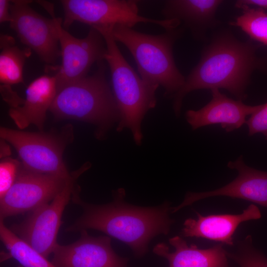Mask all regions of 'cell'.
Masks as SVG:
<instances>
[{
    "label": "cell",
    "mask_w": 267,
    "mask_h": 267,
    "mask_svg": "<svg viewBox=\"0 0 267 267\" xmlns=\"http://www.w3.org/2000/svg\"><path fill=\"white\" fill-rule=\"evenodd\" d=\"M196 214L197 219L188 218L184 221L181 231L183 236L205 238L229 246L233 245V235L240 223L262 217L259 208L252 204L239 214L204 216Z\"/></svg>",
    "instance_id": "obj_16"
},
{
    "label": "cell",
    "mask_w": 267,
    "mask_h": 267,
    "mask_svg": "<svg viewBox=\"0 0 267 267\" xmlns=\"http://www.w3.org/2000/svg\"><path fill=\"white\" fill-rule=\"evenodd\" d=\"M89 169L84 165L74 172L63 190L49 203L32 212L22 222L9 228L16 236L47 258L53 253L63 211L68 204L77 178Z\"/></svg>",
    "instance_id": "obj_8"
},
{
    "label": "cell",
    "mask_w": 267,
    "mask_h": 267,
    "mask_svg": "<svg viewBox=\"0 0 267 267\" xmlns=\"http://www.w3.org/2000/svg\"><path fill=\"white\" fill-rule=\"evenodd\" d=\"M102 61L92 75L58 88L49 109L57 119L78 120L96 126L95 135L100 139L105 138L107 132L120 119Z\"/></svg>",
    "instance_id": "obj_3"
},
{
    "label": "cell",
    "mask_w": 267,
    "mask_h": 267,
    "mask_svg": "<svg viewBox=\"0 0 267 267\" xmlns=\"http://www.w3.org/2000/svg\"><path fill=\"white\" fill-rule=\"evenodd\" d=\"M212 99L197 110H188L185 119L192 130L220 125L226 132H231L246 124L247 118L258 111L262 104L249 105L242 100L229 98L220 89L211 90Z\"/></svg>",
    "instance_id": "obj_14"
},
{
    "label": "cell",
    "mask_w": 267,
    "mask_h": 267,
    "mask_svg": "<svg viewBox=\"0 0 267 267\" xmlns=\"http://www.w3.org/2000/svg\"><path fill=\"white\" fill-rule=\"evenodd\" d=\"M10 27L21 42L33 50L47 64L61 56L58 36L53 19L37 13L29 5L31 1H10Z\"/></svg>",
    "instance_id": "obj_11"
},
{
    "label": "cell",
    "mask_w": 267,
    "mask_h": 267,
    "mask_svg": "<svg viewBox=\"0 0 267 267\" xmlns=\"http://www.w3.org/2000/svg\"><path fill=\"white\" fill-rule=\"evenodd\" d=\"M182 32L183 29L178 27L154 35L121 25L113 26L112 30L115 41L124 45L132 55L140 77L151 85L162 87L165 96L171 98L185 79L173 55L174 44Z\"/></svg>",
    "instance_id": "obj_5"
},
{
    "label": "cell",
    "mask_w": 267,
    "mask_h": 267,
    "mask_svg": "<svg viewBox=\"0 0 267 267\" xmlns=\"http://www.w3.org/2000/svg\"><path fill=\"white\" fill-rule=\"evenodd\" d=\"M227 166L238 172L234 180L213 190L187 192L180 204L171 207V213H175L200 200L220 196L243 199L267 208V172L247 166L242 155L234 161H229Z\"/></svg>",
    "instance_id": "obj_13"
},
{
    "label": "cell",
    "mask_w": 267,
    "mask_h": 267,
    "mask_svg": "<svg viewBox=\"0 0 267 267\" xmlns=\"http://www.w3.org/2000/svg\"><path fill=\"white\" fill-rule=\"evenodd\" d=\"M21 166L20 163L14 159L6 158L1 160L0 163V198L14 184Z\"/></svg>",
    "instance_id": "obj_23"
},
{
    "label": "cell",
    "mask_w": 267,
    "mask_h": 267,
    "mask_svg": "<svg viewBox=\"0 0 267 267\" xmlns=\"http://www.w3.org/2000/svg\"><path fill=\"white\" fill-rule=\"evenodd\" d=\"M80 232L76 241L68 245L58 244L51 262L57 267H128V259L118 255L109 236L94 237L87 230Z\"/></svg>",
    "instance_id": "obj_12"
},
{
    "label": "cell",
    "mask_w": 267,
    "mask_h": 267,
    "mask_svg": "<svg viewBox=\"0 0 267 267\" xmlns=\"http://www.w3.org/2000/svg\"><path fill=\"white\" fill-rule=\"evenodd\" d=\"M63 26L68 28L78 21L91 27H112L121 25L130 28L139 23H152L166 31L178 28L176 20H158L139 15L137 2L133 0H63Z\"/></svg>",
    "instance_id": "obj_6"
},
{
    "label": "cell",
    "mask_w": 267,
    "mask_h": 267,
    "mask_svg": "<svg viewBox=\"0 0 267 267\" xmlns=\"http://www.w3.org/2000/svg\"><path fill=\"white\" fill-rule=\"evenodd\" d=\"M38 3L50 14L56 27L62 58L55 75L57 89L87 76L94 63L104 59L106 44L102 35L93 27L84 38L73 36L61 26L62 19L55 16L52 3L45 1Z\"/></svg>",
    "instance_id": "obj_7"
},
{
    "label": "cell",
    "mask_w": 267,
    "mask_h": 267,
    "mask_svg": "<svg viewBox=\"0 0 267 267\" xmlns=\"http://www.w3.org/2000/svg\"><path fill=\"white\" fill-rule=\"evenodd\" d=\"M68 178L29 171L22 164L17 178L0 198V219L32 212L50 203L64 188Z\"/></svg>",
    "instance_id": "obj_10"
},
{
    "label": "cell",
    "mask_w": 267,
    "mask_h": 267,
    "mask_svg": "<svg viewBox=\"0 0 267 267\" xmlns=\"http://www.w3.org/2000/svg\"><path fill=\"white\" fill-rule=\"evenodd\" d=\"M112 28L94 27L106 44L104 59L110 68L112 92L120 115L116 131L129 129L135 143L140 146L143 139L141 123L148 111L156 105L158 87L144 81L128 63L113 37Z\"/></svg>",
    "instance_id": "obj_4"
},
{
    "label": "cell",
    "mask_w": 267,
    "mask_h": 267,
    "mask_svg": "<svg viewBox=\"0 0 267 267\" xmlns=\"http://www.w3.org/2000/svg\"><path fill=\"white\" fill-rule=\"evenodd\" d=\"M252 42H242L228 31L216 34L203 49L198 64L173 96V108L179 117L182 102L189 92L198 89H224L237 99L247 98L246 90L253 73L267 69V60L257 53Z\"/></svg>",
    "instance_id": "obj_1"
},
{
    "label": "cell",
    "mask_w": 267,
    "mask_h": 267,
    "mask_svg": "<svg viewBox=\"0 0 267 267\" xmlns=\"http://www.w3.org/2000/svg\"><path fill=\"white\" fill-rule=\"evenodd\" d=\"M246 124L249 136L260 133L267 139V102L263 104L258 111L250 116Z\"/></svg>",
    "instance_id": "obj_24"
},
{
    "label": "cell",
    "mask_w": 267,
    "mask_h": 267,
    "mask_svg": "<svg viewBox=\"0 0 267 267\" xmlns=\"http://www.w3.org/2000/svg\"><path fill=\"white\" fill-rule=\"evenodd\" d=\"M10 1L0 0V22H9L11 20L10 11Z\"/></svg>",
    "instance_id": "obj_25"
},
{
    "label": "cell",
    "mask_w": 267,
    "mask_h": 267,
    "mask_svg": "<svg viewBox=\"0 0 267 267\" xmlns=\"http://www.w3.org/2000/svg\"><path fill=\"white\" fill-rule=\"evenodd\" d=\"M0 237L10 256L23 267H57L16 236L2 220H0Z\"/></svg>",
    "instance_id": "obj_20"
},
{
    "label": "cell",
    "mask_w": 267,
    "mask_h": 267,
    "mask_svg": "<svg viewBox=\"0 0 267 267\" xmlns=\"http://www.w3.org/2000/svg\"><path fill=\"white\" fill-rule=\"evenodd\" d=\"M57 91L55 76L42 75L34 79L26 89V98L17 95L9 104V115L16 126L23 129L33 124L42 130Z\"/></svg>",
    "instance_id": "obj_15"
},
{
    "label": "cell",
    "mask_w": 267,
    "mask_h": 267,
    "mask_svg": "<svg viewBox=\"0 0 267 267\" xmlns=\"http://www.w3.org/2000/svg\"><path fill=\"white\" fill-rule=\"evenodd\" d=\"M221 0H169L162 10L165 19H175L188 28L194 37L204 38L206 31L219 23L216 12Z\"/></svg>",
    "instance_id": "obj_17"
},
{
    "label": "cell",
    "mask_w": 267,
    "mask_h": 267,
    "mask_svg": "<svg viewBox=\"0 0 267 267\" xmlns=\"http://www.w3.org/2000/svg\"><path fill=\"white\" fill-rule=\"evenodd\" d=\"M0 135L14 147L25 169L66 178L72 176L63 160V145L56 137L4 127Z\"/></svg>",
    "instance_id": "obj_9"
},
{
    "label": "cell",
    "mask_w": 267,
    "mask_h": 267,
    "mask_svg": "<svg viewBox=\"0 0 267 267\" xmlns=\"http://www.w3.org/2000/svg\"><path fill=\"white\" fill-rule=\"evenodd\" d=\"M80 192V187L75 186L72 199L82 208L83 213L66 231H100L126 243L137 257L147 252L153 237L168 234L175 222L169 216L171 207L168 201L155 207L131 205L125 201V190L120 188L113 191L112 202L96 205L83 201Z\"/></svg>",
    "instance_id": "obj_2"
},
{
    "label": "cell",
    "mask_w": 267,
    "mask_h": 267,
    "mask_svg": "<svg viewBox=\"0 0 267 267\" xmlns=\"http://www.w3.org/2000/svg\"><path fill=\"white\" fill-rule=\"evenodd\" d=\"M0 83L10 86L23 82V67L31 49L20 48L13 37L3 34L0 36Z\"/></svg>",
    "instance_id": "obj_19"
},
{
    "label": "cell",
    "mask_w": 267,
    "mask_h": 267,
    "mask_svg": "<svg viewBox=\"0 0 267 267\" xmlns=\"http://www.w3.org/2000/svg\"><path fill=\"white\" fill-rule=\"evenodd\" d=\"M169 243L174 247V252H170L164 243L156 244L153 250L155 254L168 260L169 267H230L222 243L200 249L195 244L188 246L178 236L171 238Z\"/></svg>",
    "instance_id": "obj_18"
},
{
    "label": "cell",
    "mask_w": 267,
    "mask_h": 267,
    "mask_svg": "<svg viewBox=\"0 0 267 267\" xmlns=\"http://www.w3.org/2000/svg\"><path fill=\"white\" fill-rule=\"evenodd\" d=\"M226 254L240 267H267V258L254 247L250 235L239 242L236 252Z\"/></svg>",
    "instance_id": "obj_22"
},
{
    "label": "cell",
    "mask_w": 267,
    "mask_h": 267,
    "mask_svg": "<svg viewBox=\"0 0 267 267\" xmlns=\"http://www.w3.org/2000/svg\"><path fill=\"white\" fill-rule=\"evenodd\" d=\"M242 14L230 25L240 28L252 41L267 45V11L261 7L242 5Z\"/></svg>",
    "instance_id": "obj_21"
},
{
    "label": "cell",
    "mask_w": 267,
    "mask_h": 267,
    "mask_svg": "<svg viewBox=\"0 0 267 267\" xmlns=\"http://www.w3.org/2000/svg\"><path fill=\"white\" fill-rule=\"evenodd\" d=\"M242 5L258 7L267 10V0H239L235 2V6L237 7Z\"/></svg>",
    "instance_id": "obj_26"
}]
</instances>
